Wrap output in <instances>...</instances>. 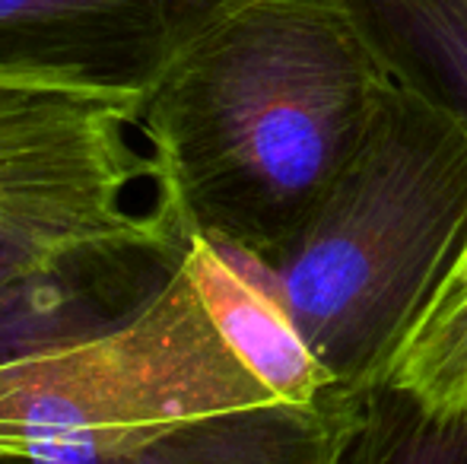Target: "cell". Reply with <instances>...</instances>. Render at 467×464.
Instances as JSON below:
<instances>
[{
    "label": "cell",
    "mask_w": 467,
    "mask_h": 464,
    "mask_svg": "<svg viewBox=\"0 0 467 464\" xmlns=\"http://www.w3.org/2000/svg\"><path fill=\"white\" fill-rule=\"evenodd\" d=\"M464 258L467 118L394 77L312 217L248 264L334 388L357 397L388 376Z\"/></svg>",
    "instance_id": "3957f363"
},
{
    "label": "cell",
    "mask_w": 467,
    "mask_h": 464,
    "mask_svg": "<svg viewBox=\"0 0 467 464\" xmlns=\"http://www.w3.org/2000/svg\"><path fill=\"white\" fill-rule=\"evenodd\" d=\"M188 258L223 337L267 388L296 404H318L344 395L306 350L245 254L216 242L188 239Z\"/></svg>",
    "instance_id": "8992f818"
},
{
    "label": "cell",
    "mask_w": 467,
    "mask_h": 464,
    "mask_svg": "<svg viewBox=\"0 0 467 464\" xmlns=\"http://www.w3.org/2000/svg\"><path fill=\"white\" fill-rule=\"evenodd\" d=\"M226 0H0V87L137 108Z\"/></svg>",
    "instance_id": "5b68a950"
},
{
    "label": "cell",
    "mask_w": 467,
    "mask_h": 464,
    "mask_svg": "<svg viewBox=\"0 0 467 464\" xmlns=\"http://www.w3.org/2000/svg\"><path fill=\"white\" fill-rule=\"evenodd\" d=\"M381 382L432 417L467 414V258L449 277Z\"/></svg>",
    "instance_id": "ba28073f"
},
{
    "label": "cell",
    "mask_w": 467,
    "mask_h": 464,
    "mask_svg": "<svg viewBox=\"0 0 467 464\" xmlns=\"http://www.w3.org/2000/svg\"><path fill=\"white\" fill-rule=\"evenodd\" d=\"M337 464H467V414L442 420L379 382L353 397Z\"/></svg>",
    "instance_id": "52a82bcc"
},
{
    "label": "cell",
    "mask_w": 467,
    "mask_h": 464,
    "mask_svg": "<svg viewBox=\"0 0 467 464\" xmlns=\"http://www.w3.org/2000/svg\"><path fill=\"white\" fill-rule=\"evenodd\" d=\"M137 108L64 89L0 87V331L29 299L185 248L160 204Z\"/></svg>",
    "instance_id": "277c9868"
},
{
    "label": "cell",
    "mask_w": 467,
    "mask_h": 464,
    "mask_svg": "<svg viewBox=\"0 0 467 464\" xmlns=\"http://www.w3.org/2000/svg\"><path fill=\"white\" fill-rule=\"evenodd\" d=\"M394 80L359 0H226L137 115L185 239L254 261L312 217Z\"/></svg>",
    "instance_id": "6da1fadb"
},
{
    "label": "cell",
    "mask_w": 467,
    "mask_h": 464,
    "mask_svg": "<svg viewBox=\"0 0 467 464\" xmlns=\"http://www.w3.org/2000/svg\"><path fill=\"white\" fill-rule=\"evenodd\" d=\"M350 395L296 404L213 322L188 258L99 328L0 356V464H337Z\"/></svg>",
    "instance_id": "7a4b0ae2"
}]
</instances>
